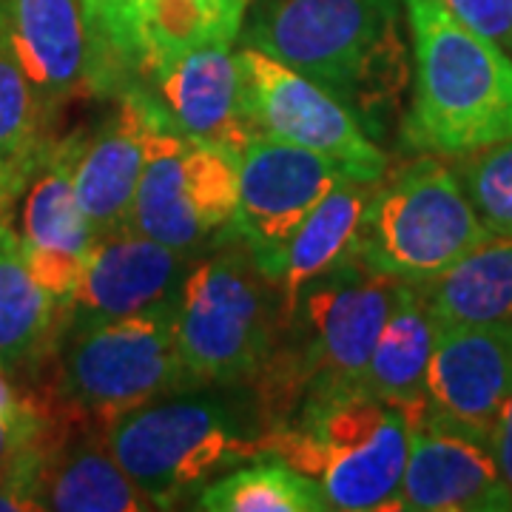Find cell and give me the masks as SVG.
<instances>
[{
    "mask_svg": "<svg viewBox=\"0 0 512 512\" xmlns=\"http://www.w3.org/2000/svg\"><path fill=\"white\" fill-rule=\"evenodd\" d=\"M55 140V126L0 43V222H12L15 205Z\"/></svg>",
    "mask_w": 512,
    "mask_h": 512,
    "instance_id": "23",
    "label": "cell"
},
{
    "mask_svg": "<svg viewBox=\"0 0 512 512\" xmlns=\"http://www.w3.org/2000/svg\"><path fill=\"white\" fill-rule=\"evenodd\" d=\"M0 225H6V222H0Z\"/></svg>",
    "mask_w": 512,
    "mask_h": 512,
    "instance_id": "31",
    "label": "cell"
},
{
    "mask_svg": "<svg viewBox=\"0 0 512 512\" xmlns=\"http://www.w3.org/2000/svg\"><path fill=\"white\" fill-rule=\"evenodd\" d=\"M285 313L239 239L194 259L174 308V333L194 387L251 384L282 339Z\"/></svg>",
    "mask_w": 512,
    "mask_h": 512,
    "instance_id": "4",
    "label": "cell"
},
{
    "mask_svg": "<svg viewBox=\"0 0 512 512\" xmlns=\"http://www.w3.org/2000/svg\"><path fill=\"white\" fill-rule=\"evenodd\" d=\"M376 185L379 183L342 177L265 268L262 276L279 291L285 322L296 308L302 288L356 251L362 217L373 200Z\"/></svg>",
    "mask_w": 512,
    "mask_h": 512,
    "instance_id": "18",
    "label": "cell"
},
{
    "mask_svg": "<svg viewBox=\"0 0 512 512\" xmlns=\"http://www.w3.org/2000/svg\"><path fill=\"white\" fill-rule=\"evenodd\" d=\"M436 322L421 302L416 285L402 282L399 299L387 316L382 336L370 356L362 390L393 404L416 424L427 404V367L436 345Z\"/></svg>",
    "mask_w": 512,
    "mask_h": 512,
    "instance_id": "21",
    "label": "cell"
},
{
    "mask_svg": "<svg viewBox=\"0 0 512 512\" xmlns=\"http://www.w3.org/2000/svg\"><path fill=\"white\" fill-rule=\"evenodd\" d=\"M242 106L256 137H271L336 163L348 177L382 183L387 154L359 120L305 74L254 46L239 49Z\"/></svg>",
    "mask_w": 512,
    "mask_h": 512,
    "instance_id": "8",
    "label": "cell"
},
{
    "mask_svg": "<svg viewBox=\"0 0 512 512\" xmlns=\"http://www.w3.org/2000/svg\"><path fill=\"white\" fill-rule=\"evenodd\" d=\"M55 413L40 396H23L18 416L0 419V476H6L20 458L52 436Z\"/></svg>",
    "mask_w": 512,
    "mask_h": 512,
    "instance_id": "26",
    "label": "cell"
},
{
    "mask_svg": "<svg viewBox=\"0 0 512 512\" xmlns=\"http://www.w3.org/2000/svg\"><path fill=\"white\" fill-rule=\"evenodd\" d=\"M348 177L336 163L271 137H254L237 160V211L231 237L239 239L265 274L282 245L322 202L333 185Z\"/></svg>",
    "mask_w": 512,
    "mask_h": 512,
    "instance_id": "9",
    "label": "cell"
},
{
    "mask_svg": "<svg viewBox=\"0 0 512 512\" xmlns=\"http://www.w3.org/2000/svg\"><path fill=\"white\" fill-rule=\"evenodd\" d=\"M202 3H211V6H222L228 12H237V15H245L248 9V0H202ZM131 40H134V0H131ZM137 57V52H134ZM140 72V69H137Z\"/></svg>",
    "mask_w": 512,
    "mask_h": 512,
    "instance_id": "30",
    "label": "cell"
},
{
    "mask_svg": "<svg viewBox=\"0 0 512 512\" xmlns=\"http://www.w3.org/2000/svg\"><path fill=\"white\" fill-rule=\"evenodd\" d=\"M66 305L29 274L12 222L0 225V367L35 376L52 362Z\"/></svg>",
    "mask_w": 512,
    "mask_h": 512,
    "instance_id": "19",
    "label": "cell"
},
{
    "mask_svg": "<svg viewBox=\"0 0 512 512\" xmlns=\"http://www.w3.org/2000/svg\"><path fill=\"white\" fill-rule=\"evenodd\" d=\"M146 86L174 126L222 151L234 165L256 137L242 106L239 57L225 43L185 52L151 74Z\"/></svg>",
    "mask_w": 512,
    "mask_h": 512,
    "instance_id": "16",
    "label": "cell"
},
{
    "mask_svg": "<svg viewBox=\"0 0 512 512\" xmlns=\"http://www.w3.org/2000/svg\"><path fill=\"white\" fill-rule=\"evenodd\" d=\"M18 239L29 274L66 305L97 242L74 194L69 137H57L26 185Z\"/></svg>",
    "mask_w": 512,
    "mask_h": 512,
    "instance_id": "14",
    "label": "cell"
},
{
    "mask_svg": "<svg viewBox=\"0 0 512 512\" xmlns=\"http://www.w3.org/2000/svg\"><path fill=\"white\" fill-rule=\"evenodd\" d=\"M103 436L111 456L154 498L157 510L174 507L234 464L268 458L262 427L205 387L143 404L111 421Z\"/></svg>",
    "mask_w": 512,
    "mask_h": 512,
    "instance_id": "3",
    "label": "cell"
},
{
    "mask_svg": "<svg viewBox=\"0 0 512 512\" xmlns=\"http://www.w3.org/2000/svg\"><path fill=\"white\" fill-rule=\"evenodd\" d=\"M399 510L507 512L512 495L487 441L421 419L410 433Z\"/></svg>",
    "mask_w": 512,
    "mask_h": 512,
    "instance_id": "15",
    "label": "cell"
},
{
    "mask_svg": "<svg viewBox=\"0 0 512 512\" xmlns=\"http://www.w3.org/2000/svg\"><path fill=\"white\" fill-rule=\"evenodd\" d=\"M168 111L148 86L114 97V111L92 128H77L72 146V183L94 239L131 228L134 194L146 163L148 131Z\"/></svg>",
    "mask_w": 512,
    "mask_h": 512,
    "instance_id": "10",
    "label": "cell"
},
{
    "mask_svg": "<svg viewBox=\"0 0 512 512\" xmlns=\"http://www.w3.org/2000/svg\"><path fill=\"white\" fill-rule=\"evenodd\" d=\"M191 262V254L160 245L131 228L97 239L66 302V328L140 313H174Z\"/></svg>",
    "mask_w": 512,
    "mask_h": 512,
    "instance_id": "11",
    "label": "cell"
},
{
    "mask_svg": "<svg viewBox=\"0 0 512 512\" xmlns=\"http://www.w3.org/2000/svg\"><path fill=\"white\" fill-rule=\"evenodd\" d=\"M52 384L40 399L69 419L106 433L111 421L163 396L191 390L174 313H140L63 328Z\"/></svg>",
    "mask_w": 512,
    "mask_h": 512,
    "instance_id": "5",
    "label": "cell"
},
{
    "mask_svg": "<svg viewBox=\"0 0 512 512\" xmlns=\"http://www.w3.org/2000/svg\"><path fill=\"white\" fill-rule=\"evenodd\" d=\"M461 23L512 57V0H439Z\"/></svg>",
    "mask_w": 512,
    "mask_h": 512,
    "instance_id": "27",
    "label": "cell"
},
{
    "mask_svg": "<svg viewBox=\"0 0 512 512\" xmlns=\"http://www.w3.org/2000/svg\"><path fill=\"white\" fill-rule=\"evenodd\" d=\"M52 410V407H49ZM57 436L40 467L37 504L57 512H146L154 498L111 456L103 430L57 413Z\"/></svg>",
    "mask_w": 512,
    "mask_h": 512,
    "instance_id": "17",
    "label": "cell"
},
{
    "mask_svg": "<svg viewBox=\"0 0 512 512\" xmlns=\"http://www.w3.org/2000/svg\"><path fill=\"white\" fill-rule=\"evenodd\" d=\"M490 447H493L498 473H501V478H504V484H507V490H510L512 495V393L507 396V402H504V407H501V413H498Z\"/></svg>",
    "mask_w": 512,
    "mask_h": 512,
    "instance_id": "28",
    "label": "cell"
},
{
    "mask_svg": "<svg viewBox=\"0 0 512 512\" xmlns=\"http://www.w3.org/2000/svg\"><path fill=\"white\" fill-rule=\"evenodd\" d=\"M237 165L222 151L174 126L165 114L148 131L146 163L134 194L131 231L194 254L231 237Z\"/></svg>",
    "mask_w": 512,
    "mask_h": 512,
    "instance_id": "7",
    "label": "cell"
},
{
    "mask_svg": "<svg viewBox=\"0 0 512 512\" xmlns=\"http://www.w3.org/2000/svg\"><path fill=\"white\" fill-rule=\"evenodd\" d=\"M510 393L512 322L441 328L436 333L421 419L456 427L490 444Z\"/></svg>",
    "mask_w": 512,
    "mask_h": 512,
    "instance_id": "12",
    "label": "cell"
},
{
    "mask_svg": "<svg viewBox=\"0 0 512 512\" xmlns=\"http://www.w3.org/2000/svg\"><path fill=\"white\" fill-rule=\"evenodd\" d=\"M197 510L208 512H325L322 487L279 458L242 467L205 484Z\"/></svg>",
    "mask_w": 512,
    "mask_h": 512,
    "instance_id": "24",
    "label": "cell"
},
{
    "mask_svg": "<svg viewBox=\"0 0 512 512\" xmlns=\"http://www.w3.org/2000/svg\"><path fill=\"white\" fill-rule=\"evenodd\" d=\"M402 0H271L256 12L245 46L305 74L382 140L402 109L410 57Z\"/></svg>",
    "mask_w": 512,
    "mask_h": 512,
    "instance_id": "1",
    "label": "cell"
},
{
    "mask_svg": "<svg viewBox=\"0 0 512 512\" xmlns=\"http://www.w3.org/2000/svg\"><path fill=\"white\" fill-rule=\"evenodd\" d=\"M410 433L413 424L407 413L393 407L382 430L359 453L336 461L316 478L330 510H399L404 467L410 456Z\"/></svg>",
    "mask_w": 512,
    "mask_h": 512,
    "instance_id": "22",
    "label": "cell"
},
{
    "mask_svg": "<svg viewBox=\"0 0 512 512\" xmlns=\"http://www.w3.org/2000/svg\"><path fill=\"white\" fill-rule=\"evenodd\" d=\"M404 9L413 40L404 146L464 157L512 140V57L439 0H404Z\"/></svg>",
    "mask_w": 512,
    "mask_h": 512,
    "instance_id": "2",
    "label": "cell"
},
{
    "mask_svg": "<svg viewBox=\"0 0 512 512\" xmlns=\"http://www.w3.org/2000/svg\"><path fill=\"white\" fill-rule=\"evenodd\" d=\"M493 237L476 217L456 171L424 154L367 205L356 256L370 271L421 285Z\"/></svg>",
    "mask_w": 512,
    "mask_h": 512,
    "instance_id": "6",
    "label": "cell"
},
{
    "mask_svg": "<svg viewBox=\"0 0 512 512\" xmlns=\"http://www.w3.org/2000/svg\"><path fill=\"white\" fill-rule=\"evenodd\" d=\"M20 407H23V399L15 393V387L9 382V373L0 367V419H12L18 416Z\"/></svg>",
    "mask_w": 512,
    "mask_h": 512,
    "instance_id": "29",
    "label": "cell"
},
{
    "mask_svg": "<svg viewBox=\"0 0 512 512\" xmlns=\"http://www.w3.org/2000/svg\"><path fill=\"white\" fill-rule=\"evenodd\" d=\"M0 43L52 126L72 100L92 94L83 0H0Z\"/></svg>",
    "mask_w": 512,
    "mask_h": 512,
    "instance_id": "13",
    "label": "cell"
},
{
    "mask_svg": "<svg viewBox=\"0 0 512 512\" xmlns=\"http://www.w3.org/2000/svg\"><path fill=\"white\" fill-rule=\"evenodd\" d=\"M458 183L493 237H512V140L458 157Z\"/></svg>",
    "mask_w": 512,
    "mask_h": 512,
    "instance_id": "25",
    "label": "cell"
},
{
    "mask_svg": "<svg viewBox=\"0 0 512 512\" xmlns=\"http://www.w3.org/2000/svg\"><path fill=\"white\" fill-rule=\"evenodd\" d=\"M416 291L439 330L512 322V237H487Z\"/></svg>",
    "mask_w": 512,
    "mask_h": 512,
    "instance_id": "20",
    "label": "cell"
}]
</instances>
